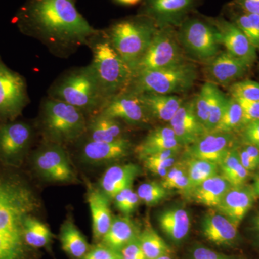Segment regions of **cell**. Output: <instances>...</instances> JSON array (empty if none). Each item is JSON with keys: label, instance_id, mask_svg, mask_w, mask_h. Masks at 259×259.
<instances>
[{"label": "cell", "instance_id": "1", "mask_svg": "<svg viewBox=\"0 0 259 259\" xmlns=\"http://www.w3.org/2000/svg\"><path fill=\"white\" fill-rule=\"evenodd\" d=\"M17 23L24 34L60 58L90 47L102 31L89 23L74 0H28L18 12Z\"/></svg>", "mask_w": 259, "mask_h": 259}, {"label": "cell", "instance_id": "2", "mask_svg": "<svg viewBox=\"0 0 259 259\" xmlns=\"http://www.w3.org/2000/svg\"><path fill=\"white\" fill-rule=\"evenodd\" d=\"M39 207L26 184L15 177H0V259H27L24 223Z\"/></svg>", "mask_w": 259, "mask_h": 259}, {"label": "cell", "instance_id": "3", "mask_svg": "<svg viewBox=\"0 0 259 259\" xmlns=\"http://www.w3.org/2000/svg\"><path fill=\"white\" fill-rule=\"evenodd\" d=\"M89 47L93 53L90 65L106 102L127 91L134 79V71L112 47L104 30Z\"/></svg>", "mask_w": 259, "mask_h": 259}, {"label": "cell", "instance_id": "4", "mask_svg": "<svg viewBox=\"0 0 259 259\" xmlns=\"http://www.w3.org/2000/svg\"><path fill=\"white\" fill-rule=\"evenodd\" d=\"M49 97L76 107L84 115L93 116L106 102L90 65L63 74L49 89Z\"/></svg>", "mask_w": 259, "mask_h": 259}, {"label": "cell", "instance_id": "5", "mask_svg": "<svg viewBox=\"0 0 259 259\" xmlns=\"http://www.w3.org/2000/svg\"><path fill=\"white\" fill-rule=\"evenodd\" d=\"M147 16L125 19L104 30L115 50L134 71L157 31Z\"/></svg>", "mask_w": 259, "mask_h": 259}, {"label": "cell", "instance_id": "6", "mask_svg": "<svg viewBox=\"0 0 259 259\" xmlns=\"http://www.w3.org/2000/svg\"><path fill=\"white\" fill-rule=\"evenodd\" d=\"M42 131L53 144L73 142L86 134L88 122L81 110L48 96L41 107Z\"/></svg>", "mask_w": 259, "mask_h": 259}, {"label": "cell", "instance_id": "7", "mask_svg": "<svg viewBox=\"0 0 259 259\" xmlns=\"http://www.w3.org/2000/svg\"><path fill=\"white\" fill-rule=\"evenodd\" d=\"M197 76L195 66L183 61L169 67L138 73L134 75L127 91L137 94L175 95L192 88Z\"/></svg>", "mask_w": 259, "mask_h": 259}, {"label": "cell", "instance_id": "8", "mask_svg": "<svg viewBox=\"0 0 259 259\" xmlns=\"http://www.w3.org/2000/svg\"><path fill=\"white\" fill-rule=\"evenodd\" d=\"M28 103L25 79L8 67L0 58V117L14 120Z\"/></svg>", "mask_w": 259, "mask_h": 259}, {"label": "cell", "instance_id": "9", "mask_svg": "<svg viewBox=\"0 0 259 259\" xmlns=\"http://www.w3.org/2000/svg\"><path fill=\"white\" fill-rule=\"evenodd\" d=\"M183 61L182 51L173 35L166 30H157L134 68V74L169 67Z\"/></svg>", "mask_w": 259, "mask_h": 259}, {"label": "cell", "instance_id": "10", "mask_svg": "<svg viewBox=\"0 0 259 259\" xmlns=\"http://www.w3.org/2000/svg\"><path fill=\"white\" fill-rule=\"evenodd\" d=\"M181 40L189 52L202 60L217 56L221 44L218 30L198 19L187 20L184 24Z\"/></svg>", "mask_w": 259, "mask_h": 259}, {"label": "cell", "instance_id": "11", "mask_svg": "<svg viewBox=\"0 0 259 259\" xmlns=\"http://www.w3.org/2000/svg\"><path fill=\"white\" fill-rule=\"evenodd\" d=\"M98 114L131 125L147 123L151 117L139 94L130 91L109 99Z\"/></svg>", "mask_w": 259, "mask_h": 259}, {"label": "cell", "instance_id": "12", "mask_svg": "<svg viewBox=\"0 0 259 259\" xmlns=\"http://www.w3.org/2000/svg\"><path fill=\"white\" fill-rule=\"evenodd\" d=\"M32 134L31 127L25 122L0 125V158L9 164L18 163L28 149Z\"/></svg>", "mask_w": 259, "mask_h": 259}, {"label": "cell", "instance_id": "13", "mask_svg": "<svg viewBox=\"0 0 259 259\" xmlns=\"http://www.w3.org/2000/svg\"><path fill=\"white\" fill-rule=\"evenodd\" d=\"M34 161L37 171L47 180L59 182L74 180V171L69 156L60 144L44 148L37 153Z\"/></svg>", "mask_w": 259, "mask_h": 259}, {"label": "cell", "instance_id": "14", "mask_svg": "<svg viewBox=\"0 0 259 259\" xmlns=\"http://www.w3.org/2000/svg\"><path fill=\"white\" fill-rule=\"evenodd\" d=\"M233 144L234 137L232 133L212 131L187 146L186 155L189 158L205 160L218 164L226 153L234 147Z\"/></svg>", "mask_w": 259, "mask_h": 259}, {"label": "cell", "instance_id": "15", "mask_svg": "<svg viewBox=\"0 0 259 259\" xmlns=\"http://www.w3.org/2000/svg\"><path fill=\"white\" fill-rule=\"evenodd\" d=\"M256 198L252 186L232 187L225 194L217 208L221 214L238 227Z\"/></svg>", "mask_w": 259, "mask_h": 259}, {"label": "cell", "instance_id": "16", "mask_svg": "<svg viewBox=\"0 0 259 259\" xmlns=\"http://www.w3.org/2000/svg\"><path fill=\"white\" fill-rule=\"evenodd\" d=\"M169 123L180 144L187 146L208 133L196 115L193 101L184 102Z\"/></svg>", "mask_w": 259, "mask_h": 259}, {"label": "cell", "instance_id": "17", "mask_svg": "<svg viewBox=\"0 0 259 259\" xmlns=\"http://www.w3.org/2000/svg\"><path fill=\"white\" fill-rule=\"evenodd\" d=\"M221 44L227 52L244 61L248 66L256 59V49L236 24L223 22L218 27Z\"/></svg>", "mask_w": 259, "mask_h": 259}, {"label": "cell", "instance_id": "18", "mask_svg": "<svg viewBox=\"0 0 259 259\" xmlns=\"http://www.w3.org/2000/svg\"><path fill=\"white\" fill-rule=\"evenodd\" d=\"M248 67L244 61L224 52L211 59L207 71L213 81L226 85L243 76Z\"/></svg>", "mask_w": 259, "mask_h": 259}, {"label": "cell", "instance_id": "19", "mask_svg": "<svg viewBox=\"0 0 259 259\" xmlns=\"http://www.w3.org/2000/svg\"><path fill=\"white\" fill-rule=\"evenodd\" d=\"M131 149V142L125 138L112 142L88 141L83 146L82 156L91 163H103L125 157Z\"/></svg>", "mask_w": 259, "mask_h": 259}, {"label": "cell", "instance_id": "20", "mask_svg": "<svg viewBox=\"0 0 259 259\" xmlns=\"http://www.w3.org/2000/svg\"><path fill=\"white\" fill-rule=\"evenodd\" d=\"M195 0H148L146 16L160 23H174L193 8Z\"/></svg>", "mask_w": 259, "mask_h": 259}, {"label": "cell", "instance_id": "21", "mask_svg": "<svg viewBox=\"0 0 259 259\" xmlns=\"http://www.w3.org/2000/svg\"><path fill=\"white\" fill-rule=\"evenodd\" d=\"M139 174V166L133 163L110 167L100 181L102 192L108 198L114 199L121 191L132 187L135 179Z\"/></svg>", "mask_w": 259, "mask_h": 259}, {"label": "cell", "instance_id": "22", "mask_svg": "<svg viewBox=\"0 0 259 259\" xmlns=\"http://www.w3.org/2000/svg\"><path fill=\"white\" fill-rule=\"evenodd\" d=\"M88 202L93 219L94 238L99 241L109 231L113 219L108 197L103 192L92 187L88 191Z\"/></svg>", "mask_w": 259, "mask_h": 259}, {"label": "cell", "instance_id": "23", "mask_svg": "<svg viewBox=\"0 0 259 259\" xmlns=\"http://www.w3.org/2000/svg\"><path fill=\"white\" fill-rule=\"evenodd\" d=\"M202 227L205 238L215 244H231L238 237V227L222 214H207Z\"/></svg>", "mask_w": 259, "mask_h": 259}, {"label": "cell", "instance_id": "24", "mask_svg": "<svg viewBox=\"0 0 259 259\" xmlns=\"http://www.w3.org/2000/svg\"><path fill=\"white\" fill-rule=\"evenodd\" d=\"M182 146L171 126H167L158 127L150 132L136 147V151L142 158L167 150L179 151Z\"/></svg>", "mask_w": 259, "mask_h": 259}, {"label": "cell", "instance_id": "25", "mask_svg": "<svg viewBox=\"0 0 259 259\" xmlns=\"http://www.w3.org/2000/svg\"><path fill=\"white\" fill-rule=\"evenodd\" d=\"M137 94V93H136ZM151 117L169 122L184 103L183 100L175 95L156 93L139 94Z\"/></svg>", "mask_w": 259, "mask_h": 259}, {"label": "cell", "instance_id": "26", "mask_svg": "<svg viewBox=\"0 0 259 259\" xmlns=\"http://www.w3.org/2000/svg\"><path fill=\"white\" fill-rule=\"evenodd\" d=\"M232 187L231 184L222 176L217 175L204 181L191 191L196 202L209 207H215L228 190Z\"/></svg>", "mask_w": 259, "mask_h": 259}, {"label": "cell", "instance_id": "27", "mask_svg": "<svg viewBox=\"0 0 259 259\" xmlns=\"http://www.w3.org/2000/svg\"><path fill=\"white\" fill-rule=\"evenodd\" d=\"M139 235L136 225L129 218L117 217L112 219L110 229L102 238V243L115 251L120 252Z\"/></svg>", "mask_w": 259, "mask_h": 259}, {"label": "cell", "instance_id": "28", "mask_svg": "<svg viewBox=\"0 0 259 259\" xmlns=\"http://www.w3.org/2000/svg\"><path fill=\"white\" fill-rule=\"evenodd\" d=\"M158 221L162 231L174 241H182L190 231V218L183 209H167L159 214Z\"/></svg>", "mask_w": 259, "mask_h": 259}, {"label": "cell", "instance_id": "29", "mask_svg": "<svg viewBox=\"0 0 259 259\" xmlns=\"http://www.w3.org/2000/svg\"><path fill=\"white\" fill-rule=\"evenodd\" d=\"M87 132L89 134V141L97 142H112L123 138L120 122L101 114L94 115L88 122Z\"/></svg>", "mask_w": 259, "mask_h": 259}, {"label": "cell", "instance_id": "30", "mask_svg": "<svg viewBox=\"0 0 259 259\" xmlns=\"http://www.w3.org/2000/svg\"><path fill=\"white\" fill-rule=\"evenodd\" d=\"M60 241L63 249L73 258H83L90 250L86 238L69 220L61 226Z\"/></svg>", "mask_w": 259, "mask_h": 259}, {"label": "cell", "instance_id": "31", "mask_svg": "<svg viewBox=\"0 0 259 259\" xmlns=\"http://www.w3.org/2000/svg\"><path fill=\"white\" fill-rule=\"evenodd\" d=\"M221 175L232 187L244 185L249 177L250 171L242 166L238 155V148H232L218 163Z\"/></svg>", "mask_w": 259, "mask_h": 259}, {"label": "cell", "instance_id": "32", "mask_svg": "<svg viewBox=\"0 0 259 259\" xmlns=\"http://www.w3.org/2000/svg\"><path fill=\"white\" fill-rule=\"evenodd\" d=\"M24 238L28 246L41 248L50 243L52 233L47 225L30 214L24 223Z\"/></svg>", "mask_w": 259, "mask_h": 259}, {"label": "cell", "instance_id": "33", "mask_svg": "<svg viewBox=\"0 0 259 259\" xmlns=\"http://www.w3.org/2000/svg\"><path fill=\"white\" fill-rule=\"evenodd\" d=\"M186 166L187 176L192 185V190L207 179L218 175L219 169L218 163L195 158H189L186 163Z\"/></svg>", "mask_w": 259, "mask_h": 259}, {"label": "cell", "instance_id": "34", "mask_svg": "<svg viewBox=\"0 0 259 259\" xmlns=\"http://www.w3.org/2000/svg\"><path fill=\"white\" fill-rule=\"evenodd\" d=\"M141 248L147 259H153L168 255L169 247L154 230L147 228L139 235Z\"/></svg>", "mask_w": 259, "mask_h": 259}, {"label": "cell", "instance_id": "35", "mask_svg": "<svg viewBox=\"0 0 259 259\" xmlns=\"http://www.w3.org/2000/svg\"><path fill=\"white\" fill-rule=\"evenodd\" d=\"M243 111L236 99L231 97L222 118L214 131L218 132L232 133L243 127Z\"/></svg>", "mask_w": 259, "mask_h": 259}, {"label": "cell", "instance_id": "36", "mask_svg": "<svg viewBox=\"0 0 259 259\" xmlns=\"http://www.w3.org/2000/svg\"><path fill=\"white\" fill-rule=\"evenodd\" d=\"M228 100L229 98H228L215 84H213L209 104L208 120L206 126L207 132H212L217 127L226 111Z\"/></svg>", "mask_w": 259, "mask_h": 259}, {"label": "cell", "instance_id": "37", "mask_svg": "<svg viewBox=\"0 0 259 259\" xmlns=\"http://www.w3.org/2000/svg\"><path fill=\"white\" fill-rule=\"evenodd\" d=\"M213 84L214 83L212 82L204 83L198 95L193 100L196 115L205 128L208 120L209 104H210Z\"/></svg>", "mask_w": 259, "mask_h": 259}, {"label": "cell", "instance_id": "38", "mask_svg": "<svg viewBox=\"0 0 259 259\" xmlns=\"http://www.w3.org/2000/svg\"><path fill=\"white\" fill-rule=\"evenodd\" d=\"M166 189L157 182H146L139 186L137 194L140 200L148 205L157 204L167 196Z\"/></svg>", "mask_w": 259, "mask_h": 259}, {"label": "cell", "instance_id": "39", "mask_svg": "<svg viewBox=\"0 0 259 259\" xmlns=\"http://www.w3.org/2000/svg\"><path fill=\"white\" fill-rule=\"evenodd\" d=\"M230 93L232 97L248 101H259V82L247 81H238L231 85Z\"/></svg>", "mask_w": 259, "mask_h": 259}, {"label": "cell", "instance_id": "40", "mask_svg": "<svg viewBox=\"0 0 259 259\" xmlns=\"http://www.w3.org/2000/svg\"><path fill=\"white\" fill-rule=\"evenodd\" d=\"M236 25L245 34V36L248 37V40L256 50L259 49V34L250 21L248 15L245 13L238 17Z\"/></svg>", "mask_w": 259, "mask_h": 259}, {"label": "cell", "instance_id": "41", "mask_svg": "<svg viewBox=\"0 0 259 259\" xmlns=\"http://www.w3.org/2000/svg\"><path fill=\"white\" fill-rule=\"evenodd\" d=\"M242 139L244 144L252 145L259 149V120L250 122L242 127Z\"/></svg>", "mask_w": 259, "mask_h": 259}, {"label": "cell", "instance_id": "42", "mask_svg": "<svg viewBox=\"0 0 259 259\" xmlns=\"http://www.w3.org/2000/svg\"><path fill=\"white\" fill-rule=\"evenodd\" d=\"M236 100L243 109V127L250 122L259 120V101H248L238 99Z\"/></svg>", "mask_w": 259, "mask_h": 259}, {"label": "cell", "instance_id": "43", "mask_svg": "<svg viewBox=\"0 0 259 259\" xmlns=\"http://www.w3.org/2000/svg\"><path fill=\"white\" fill-rule=\"evenodd\" d=\"M122 259H147L141 248L139 236L130 242L121 250Z\"/></svg>", "mask_w": 259, "mask_h": 259}, {"label": "cell", "instance_id": "44", "mask_svg": "<svg viewBox=\"0 0 259 259\" xmlns=\"http://www.w3.org/2000/svg\"><path fill=\"white\" fill-rule=\"evenodd\" d=\"M120 252L115 251L106 245L100 243L89 250L83 259H114Z\"/></svg>", "mask_w": 259, "mask_h": 259}, {"label": "cell", "instance_id": "45", "mask_svg": "<svg viewBox=\"0 0 259 259\" xmlns=\"http://www.w3.org/2000/svg\"><path fill=\"white\" fill-rule=\"evenodd\" d=\"M187 166L182 163H175L173 166L168 169L166 176L163 179L161 185L171 182L172 181L177 180L183 175H187Z\"/></svg>", "mask_w": 259, "mask_h": 259}, {"label": "cell", "instance_id": "46", "mask_svg": "<svg viewBox=\"0 0 259 259\" xmlns=\"http://www.w3.org/2000/svg\"><path fill=\"white\" fill-rule=\"evenodd\" d=\"M162 186L166 190L175 189V190L190 191L191 192L192 189L187 174L180 177V178L177 179V180L172 181L171 182L162 185Z\"/></svg>", "mask_w": 259, "mask_h": 259}, {"label": "cell", "instance_id": "47", "mask_svg": "<svg viewBox=\"0 0 259 259\" xmlns=\"http://www.w3.org/2000/svg\"><path fill=\"white\" fill-rule=\"evenodd\" d=\"M238 151L242 166L244 167L247 171L250 172L258 169L255 163L252 161L251 158L248 156V153L246 152L244 148H238Z\"/></svg>", "mask_w": 259, "mask_h": 259}, {"label": "cell", "instance_id": "48", "mask_svg": "<svg viewBox=\"0 0 259 259\" xmlns=\"http://www.w3.org/2000/svg\"><path fill=\"white\" fill-rule=\"evenodd\" d=\"M238 3L246 14L259 15V0H239Z\"/></svg>", "mask_w": 259, "mask_h": 259}, {"label": "cell", "instance_id": "49", "mask_svg": "<svg viewBox=\"0 0 259 259\" xmlns=\"http://www.w3.org/2000/svg\"><path fill=\"white\" fill-rule=\"evenodd\" d=\"M215 252L205 248H199L194 250L193 259H222Z\"/></svg>", "mask_w": 259, "mask_h": 259}, {"label": "cell", "instance_id": "50", "mask_svg": "<svg viewBox=\"0 0 259 259\" xmlns=\"http://www.w3.org/2000/svg\"><path fill=\"white\" fill-rule=\"evenodd\" d=\"M139 201L140 199L139 196H138V194L133 192L132 193L130 194L128 198H127V201H126L125 206H124L123 209H122L121 212L126 214L132 212L136 208V207H137Z\"/></svg>", "mask_w": 259, "mask_h": 259}, {"label": "cell", "instance_id": "51", "mask_svg": "<svg viewBox=\"0 0 259 259\" xmlns=\"http://www.w3.org/2000/svg\"><path fill=\"white\" fill-rule=\"evenodd\" d=\"M133 192L134 191L132 190V187H129V188H126L125 190L121 191L115 196L114 199H115L116 207L119 210L122 211V209H123L126 201L128 198L130 194Z\"/></svg>", "mask_w": 259, "mask_h": 259}, {"label": "cell", "instance_id": "52", "mask_svg": "<svg viewBox=\"0 0 259 259\" xmlns=\"http://www.w3.org/2000/svg\"><path fill=\"white\" fill-rule=\"evenodd\" d=\"M243 148H245L246 152L248 153V156L251 158L252 161L255 163L259 169V149L255 146L249 144H244Z\"/></svg>", "mask_w": 259, "mask_h": 259}, {"label": "cell", "instance_id": "53", "mask_svg": "<svg viewBox=\"0 0 259 259\" xmlns=\"http://www.w3.org/2000/svg\"><path fill=\"white\" fill-rule=\"evenodd\" d=\"M252 229L255 233V237L259 241V212L257 213L252 221Z\"/></svg>", "mask_w": 259, "mask_h": 259}, {"label": "cell", "instance_id": "54", "mask_svg": "<svg viewBox=\"0 0 259 259\" xmlns=\"http://www.w3.org/2000/svg\"><path fill=\"white\" fill-rule=\"evenodd\" d=\"M252 186L256 197H259V171L257 172L253 177V183Z\"/></svg>", "mask_w": 259, "mask_h": 259}, {"label": "cell", "instance_id": "55", "mask_svg": "<svg viewBox=\"0 0 259 259\" xmlns=\"http://www.w3.org/2000/svg\"><path fill=\"white\" fill-rule=\"evenodd\" d=\"M249 18L250 21L253 24V26L259 34V15L257 14H247Z\"/></svg>", "mask_w": 259, "mask_h": 259}, {"label": "cell", "instance_id": "56", "mask_svg": "<svg viewBox=\"0 0 259 259\" xmlns=\"http://www.w3.org/2000/svg\"><path fill=\"white\" fill-rule=\"evenodd\" d=\"M116 1L118 2V3H121V4L134 5L139 3L141 0H116Z\"/></svg>", "mask_w": 259, "mask_h": 259}, {"label": "cell", "instance_id": "57", "mask_svg": "<svg viewBox=\"0 0 259 259\" xmlns=\"http://www.w3.org/2000/svg\"><path fill=\"white\" fill-rule=\"evenodd\" d=\"M153 259H172L168 256V255H161V256L157 257V258Z\"/></svg>", "mask_w": 259, "mask_h": 259}, {"label": "cell", "instance_id": "58", "mask_svg": "<svg viewBox=\"0 0 259 259\" xmlns=\"http://www.w3.org/2000/svg\"><path fill=\"white\" fill-rule=\"evenodd\" d=\"M114 259H122V255H121L120 253H119L117 255V256Z\"/></svg>", "mask_w": 259, "mask_h": 259}, {"label": "cell", "instance_id": "59", "mask_svg": "<svg viewBox=\"0 0 259 259\" xmlns=\"http://www.w3.org/2000/svg\"><path fill=\"white\" fill-rule=\"evenodd\" d=\"M222 259H226V258H223Z\"/></svg>", "mask_w": 259, "mask_h": 259}]
</instances>
